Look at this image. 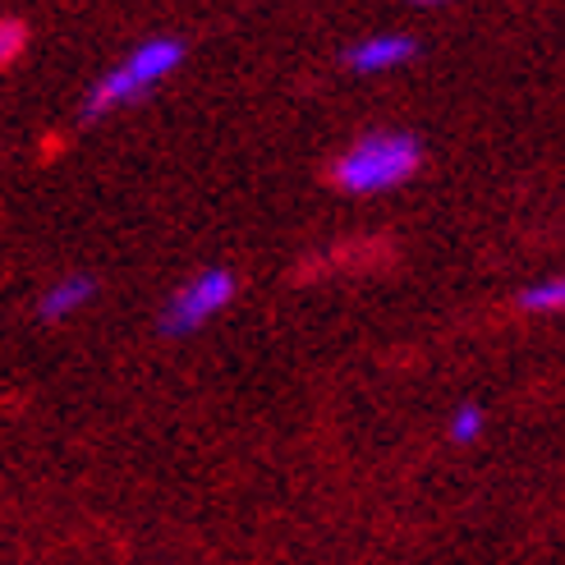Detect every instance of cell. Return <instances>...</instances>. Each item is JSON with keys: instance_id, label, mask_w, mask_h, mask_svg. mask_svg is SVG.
Masks as SVG:
<instances>
[{"instance_id": "1", "label": "cell", "mask_w": 565, "mask_h": 565, "mask_svg": "<svg viewBox=\"0 0 565 565\" xmlns=\"http://www.w3.org/2000/svg\"><path fill=\"white\" fill-rule=\"evenodd\" d=\"M418 166H423V143L409 129H373V134H359L335 157L331 184L350 198H377L409 184L418 175Z\"/></svg>"}, {"instance_id": "2", "label": "cell", "mask_w": 565, "mask_h": 565, "mask_svg": "<svg viewBox=\"0 0 565 565\" xmlns=\"http://www.w3.org/2000/svg\"><path fill=\"white\" fill-rule=\"evenodd\" d=\"M180 61H184L180 38L138 42L88 88V97H83V120H102V116H110V110H125L134 102H143L148 93H157L161 83L180 70Z\"/></svg>"}, {"instance_id": "3", "label": "cell", "mask_w": 565, "mask_h": 565, "mask_svg": "<svg viewBox=\"0 0 565 565\" xmlns=\"http://www.w3.org/2000/svg\"><path fill=\"white\" fill-rule=\"evenodd\" d=\"M235 295H239V280L231 267H203L175 286V295L161 308L157 327H161V335H193L212 318H221L225 308L235 303Z\"/></svg>"}, {"instance_id": "4", "label": "cell", "mask_w": 565, "mask_h": 565, "mask_svg": "<svg viewBox=\"0 0 565 565\" xmlns=\"http://www.w3.org/2000/svg\"><path fill=\"white\" fill-rule=\"evenodd\" d=\"M414 55H418V38H409V33H369L354 46H345V70L363 74V78H377V74L409 65Z\"/></svg>"}, {"instance_id": "5", "label": "cell", "mask_w": 565, "mask_h": 565, "mask_svg": "<svg viewBox=\"0 0 565 565\" xmlns=\"http://www.w3.org/2000/svg\"><path fill=\"white\" fill-rule=\"evenodd\" d=\"M93 299H97V280H93L88 271H70V276L51 280V286L42 290L38 318H42V322H70V318H78Z\"/></svg>"}, {"instance_id": "6", "label": "cell", "mask_w": 565, "mask_h": 565, "mask_svg": "<svg viewBox=\"0 0 565 565\" xmlns=\"http://www.w3.org/2000/svg\"><path fill=\"white\" fill-rule=\"evenodd\" d=\"M520 308L524 313H565V276H547L533 280L520 290Z\"/></svg>"}, {"instance_id": "7", "label": "cell", "mask_w": 565, "mask_h": 565, "mask_svg": "<svg viewBox=\"0 0 565 565\" xmlns=\"http://www.w3.org/2000/svg\"><path fill=\"white\" fill-rule=\"evenodd\" d=\"M446 433H450V441H460V446L478 441V437L488 433V409H483V405H473V401L456 405V409H450V423H446Z\"/></svg>"}, {"instance_id": "8", "label": "cell", "mask_w": 565, "mask_h": 565, "mask_svg": "<svg viewBox=\"0 0 565 565\" xmlns=\"http://www.w3.org/2000/svg\"><path fill=\"white\" fill-rule=\"evenodd\" d=\"M28 46V23L23 19H10V14H0V70L14 65L19 55Z\"/></svg>"}]
</instances>
